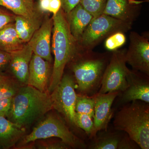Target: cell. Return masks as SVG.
<instances>
[{"mask_svg":"<svg viewBox=\"0 0 149 149\" xmlns=\"http://www.w3.org/2000/svg\"><path fill=\"white\" fill-rule=\"evenodd\" d=\"M52 49L54 61L48 88L50 94L64 74L65 68L81 51L78 42L70 33L65 14L62 8L53 15Z\"/></svg>","mask_w":149,"mask_h":149,"instance_id":"1","label":"cell"},{"mask_svg":"<svg viewBox=\"0 0 149 149\" xmlns=\"http://www.w3.org/2000/svg\"><path fill=\"white\" fill-rule=\"evenodd\" d=\"M53 109L50 94L29 85L19 88L12 98L7 116L11 122L26 128Z\"/></svg>","mask_w":149,"mask_h":149,"instance_id":"2","label":"cell"},{"mask_svg":"<svg viewBox=\"0 0 149 149\" xmlns=\"http://www.w3.org/2000/svg\"><path fill=\"white\" fill-rule=\"evenodd\" d=\"M110 58L105 54L82 49L69 63L79 95L91 97L98 93Z\"/></svg>","mask_w":149,"mask_h":149,"instance_id":"3","label":"cell"},{"mask_svg":"<svg viewBox=\"0 0 149 149\" xmlns=\"http://www.w3.org/2000/svg\"><path fill=\"white\" fill-rule=\"evenodd\" d=\"M123 107L113 121L116 130L126 132L142 149H149V103L133 101Z\"/></svg>","mask_w":149,"mask_h":149,"instance_id":"4","label":"cell"},{"mask_svg":"<svg viewBox=\"0 0 149 149\" xmlns=\"http://www.w3.org/2000/svg\"><path fill=\"white\" fill-rule=\"evenodd\" d=\"M57 138L70 148H85L81 140L70 131L65 122L58 116H48L33 128L32 132L24 136L20 140L19 146H24L38 140Z\"/></svg>","mask_w":149,"mask_h":149,"instance_id":"5","label":"cell"},{"mask_svg":"<svg viewBox=\"0 0 149 149\" xmlns=\"http://www.w3.org/2000/svg\"><path fill=\"white\" fill-rule=\"evenodd\" d=\"M132 24L102 14L93 18L83 32L78 44L83 50H93L103 40L116 32L125 33Z\"/></svg>","mask_w":149,"mask_h":149,"instance_id":"6","label":"cell"},{"mask_svg":"<svg viewBox=\"0 0 149 149\" xmlns=\"http://www.w3.org/2000/svg\"><path fill=\"white\" fill-rule=\"evenodd\" d=\"M75 81L73 76L63 74L60 83L50 94L53 109L61 113L70 126L77 127L75 120V104L77 94L75 92Z\"/></svg>","mask_w":149,"mask_h":149,"instance_id":"7","label":"cell"},{"mask_svg":"<svg viewBox=\"0 0 149 149\" xmlns=\"http://www.w3.org/2000/svg\"><path fill=\"white\" fill-rule=\"evenodd\" d=\"M126 50L113 51L102 78L98 93L124 92L128 87L126 75L129 68L126 66Z\"/></svg>","mask_w":149,"mask_h":149,"instance_id":"8","label":"cell"},{"mask_svg":"<svg viewBox=\"0 0 149 149\" xmlns=\"http://www.w3.org/2000/svg\"><path fill=\"white\" fill-rule=\"evenodd\" d=\"M130 43L125 53V60L134 70L149 75L148 37L132 31L129 35Z\"/></svg>","mask_w":149,"mask_h":149,"instance_id":"9","label":"cell"},{"mask_svg":"<svg viewBox=\"0 0 149 149\" xmlns=\"http://www.w3.org/2000/svg\"><path fill=\"white\" fill-rule=\"evenodd\" d=\"M148 76L137 70L129 69L126 75L128 87L123 92L121 101L128 103L140 100L149 103Z\"/></svg>","mask_w":149,"mask_h":149,"instance_id":"10","label":"cell"},{"mask_svg":"<svg viewBox=\"0 0 149 149\" xmlns=\"http://www.w3.org/2000/svg\"><path fill=\"white\" fill-rule=\"evenodd\" d=\"M53 27L52 17L51 18L48 15H46L42 25L27 42L32 48L33 54L51 63L52 61L51 42Z\"/></svg>","mask_w":149,"mask_h":149,"instance_id":"11","label":"cell"},{"mask_svg":"<svg viewBox=\"0 0 149 149\" xmlns=\"http://www.w3.org/2000/svg\"><path fill=\"white\" fill-rule=\"evenodd\" d=\"M120 92H109L105 94L97 93L92 96L94 101V116L93 118L95 132L107 130L113 115L111 106L115 99Z\"/></svg>","mask_w":149,"mask_h":149,"instance_id":"12","label":"cell"},{"mask_svg":"<svg viewBox=\"0 0 149 149\" xmlns=\"http://www.w3.org/2000/svg\"><path fill=\"white\" fill-rule=\"evenodd\" d=\"M144 1L136 0H107L104 14L133 24L140 14Z\"/></svg>","mask_w":149,"mask_h":149,"instance_id":"13","label":"cell"},{"mask_svg":"<svg viewBox=\"0 0 149 149\" xmlns=\"http://www.w3.org/2000/svg\"><path fill=\"white\" fill-rule=\"evenodd\" d=\"M52 71L51 63L33 54L29 65L27 85L48 93Z\"/></svg>","mask_w":149,"mask_h":149,"instance_id":"14","label":"cell"},{"mask_svg":"<svg viewBox=\"0 0 149 149\" xmlns=\"http://www.w3.org/2000/svg\"><path fill=\"white\" fill-rule=\"evenodd\" d=\"M10 54L9 66L12 73L20 83L27 85L29 65L33 54L32 48L27 43L22 49Z\"/></svg>","mask_w":149,"mask_h":149,"instance_id":"15","label":"cell"},{"mask_svg":"<svg viewBox=\"0 0 149 149\" xmlns=\"http://www.w3.org/2000/svg\"><path fill=\"white\" fill-rule=\"evenodd\" d=\"M44 14L35 8L34 13L29 16L15 15V29L19 37L24 42H28L41 26L44 19Z\"/></svg>","mask_w":149,"mask_h":149,"instance_id":"16","label":"cell"},{"mask_svg":"<svg viewBox=\"0 0 149 149\" xmlns=\"http://www.w3.org/2000/svg\"><path fill=\"white\" fill-rule=\"evenodd\" d=\"M65 14L70 33L78 43L83 32L93 19V16L83 8L80 3Z\"/></svg>","mask_w":149,"mask_h":149,"instance_id":"17","label":"cell"},{"mask_svg":"<svg viewBox=\"0 0 149 149\" xmlns=\"http://www.w3.org/2000/svg\"><path fill=\"white\" fill-rule=\"evenodd\" d=\"M25 128L0 116V149L13 147L24 136Z\"/></svg>","mask_w":149,"mask_h":149,"instance_id":"18","label":"cell"},{"mask_svg":"<svg viewBox=\"0 0 149 149\" xmlns=\"http://www.w3.org/2000/svg\"><path fill=\"white\" fill-rule=\"evenodd\" d=\"M26 43L19 37L15 23L12 22L0 29V50L9 53L19 50Z\"/></svg>","mask_w":149,"mask_h":149,"instance_id":"19","label":"cell"},{"mask_svg":"<svg viewBox=\"0 0 149 149\" xmlns=\"http://www.w3.org/2000/svg\"><path fill=\"white\" fill-rule=\"evenodd\" d=\"M35 0H0V7H3L15 15L29 16L35 10Z\"/></svg>","mask_w":149,"mask_h":149,"instance_id":"20","label":"cell"},{"mask_svg":"<svg viewBox=\"0 0 149 149\" xmlns=\"http://www.w3.org/2000/svg\"><path fill=\"white\" fill-rule=\"evenodd\" d=\"M120 138L117 135L109 134L100 137L90 147L93 149H116Z\"/></svg>","mask_w":149,"mask_h":149,"instance_id":"21","label":"cell"},{"mask_svg":"<svg viewBox=\"0 0 149 149\" xmlns=\"http://www.w3.org/2000/svg\"><path fill=\"white\" fill-rule=\"evenodd\" d=\"M75 110L76 112L85 113L94 118V101L92 96L77 95Z\"/></svg>","mask_w":149,"mask_h":149,"instance_id":"22","label":"cell"},{"mask_svg":"<svg viewBox=\"0 0 149 149\" xmlns=\"http://www.w3.org/2000/svg\"><path fill=\"white\" fill-rule=\"evenodd\" d=\"M75 120L77 127L85 131L91 138L95 137L93 118L88 114L76 113Z\"/></svg>","mask_w":149,"mask_h":149,"instance_id":"23","label":"cell"},{"mask_svg":"<svg viewBox=\"0 0 149 149\" xmlns=\"http://www.w3.org/2000/svg\"><path fill=\"white\" fill-rule=\"evenodd\" d=\"M107 0H80V3L93 18L103 13Z\"/></svg>","mask_w":149,"mask_h":149,"instance_id":"24","label":"cell"},{"mask_svg":"<svg viewBox=\"0 0 149 149\" xmlns=\"http://www.w3.org/2000/svg\"><path fill=\"white\" fill-rule=\"evenodd\" d=\"M124 32H118L110 35L106 39L104 47L107 50H117L119 48L125 45L126 37Z\"/></svg>","mask_w":149,"mask_h":149,"instance_id":"25","label":"cell"},{"mask_svg":"<svg viewBox=\"0 0 149 149\" xmlns=\"http://www.w3.org/2000/svg\"><path fill=\"white\" fill-rule=\"evenodd\" d=\"M35 8L43 13H50L55 15L61 8V0H39Z\"/></svg>","mask_w":149,"mask_h":149,"instance_id":"26","label":"cell"},{"mask_svg":"<svg viewBox=\"0 0 149 149\" xmlns=\"http://www.w3.org/2000/svg\"><path fill=\"white\" fill-rule=\"evenodd\" d=\"M18 89L15 84L6 77L0 84V99L13 97Z\"/></svg>","mask_w":149,"mask_h":149,"instance_id":"27","label":"cell"},{"mask_svg":"<svg viewBox=\"0 0 149 149\" xmlns=\"http://www.w3.org/2000/svg\"><path fill=\"white\" fill-rule=\"evenodd\" d=\"M37 148L41 149H67L70 147L61 140L51 142H40L36 144Z\"/></svg>","mask_w":149,"mask_h":149,"instance_id":"28","label":"cell"},{"mask_svg":"<svg viewBox=\"0 0 149 149\" xmlns=\"http://www.w3.org/2000/svg\"><path fill=\"white\" fill-rule=\"evenodd\" d=\"M15 15L10 13L0 7V29L6 25L15 22Z\"/></svg>","mask_w":149,"mask_h":149,"instance_id":"29","label":"cell"},{"mask_svg":"<svg viewBox=\"0 0 149 149\" xmlns=\"http://www.w3.org/2000/svg\"><path fill=\"white\" fill-rule=\"evenodd\" d=\"M137 146H138V145L130 139L128 135V136H124L123 138H120L118 146V149H137Z\"/></svg>","mask_w":149,"mask_h":149,"instance_id":"30","label":"cell"},{"mask_svg":"<svg viewBox=\"0 0 149 149\" xmlns=\"http://www.w3.org/2000/svg\"><path fill=\"white\" fill-rule=\"evenodd\" d=\"M13 98L0 99V116L7 117L11 106Z\"/></svg>","mask_w":149,"mask_h":149,"instance_id":"31","label":"cell"},{"mask_svg":"<svg viewBox=\"0 0 149 149\" xmlns=\"http://www.w3.org/2000/svg\"><path fill=\"white\" fill-rule=\"evenodd\" d=\"M11 54L0 50V72L5 70L9 65Z\"/></svg>","mask_w":149,"mask_h":149,"instance_id":"32","label":"cell"},{"mask_svg":"<svg viewBox=\"0 0 149 149\" xmlns=\"http://www.w3.org/2000/svg\"><path fill=\"white\" fill-rule=\"evenodd\" d=\"M61 8L67 14L69 13L80 3V0H61Z\"/></svg>","mask_w":149,"mask_h":149,"instance_id":"33","label":"cell"},{"mask_svg":"<svg viewBox=\"0 0 149 149\" xmlns=\"http://www.w3.org/2000/svg\"><path fill=\"white\" fill-rule=\"evenodd\" d=\"M6 77L1 74V72H0V84L3 81V80L5 79Z\"/></svg>","mask_w":149,"mask_h":149,"instance_id":"34","label":"cell"}]
</instances>
